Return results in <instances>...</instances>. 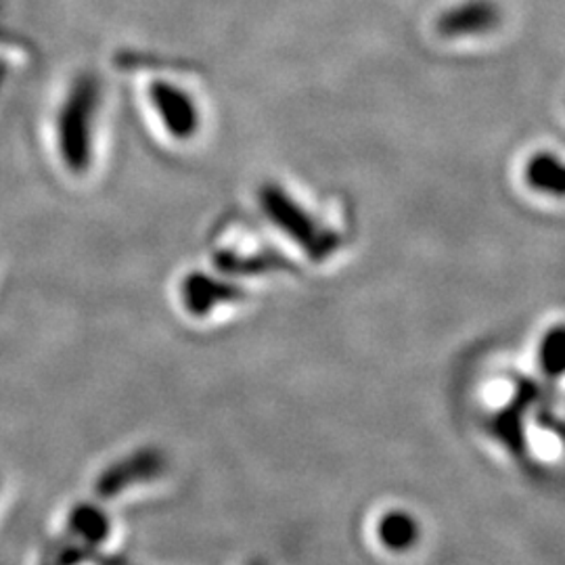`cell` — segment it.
Segmentation results:
<instances>
[{"label":"cell","instance_id":"obj_1","mask_svg":"<svg viewBox=\"0 0 565 565\" xmlns=\"http://www.w3.org/2000/svg\"><path fill=\"white\" fill-rule=\"evenodd\" d=\"M103 86L95 74H81L61 103L55 141L70 174L84 177L97 158L102 124Z\"/></svg>","mask_w":565,"mask_h":565},{"label":"cell","instance_id":"obj_2","mask_svg":"<svg viewBox=\"0 0 565 565\" xmlns=\"http://www.w3.org/2000/svg\"><path fill=\"white\" fill-rule=\"evenodd\" d=\"M258 202L263 207L264 216L277 228L282 231L291 242L310 249L312 254H321L333 242V233L329 228H321L317 216L310 212V207H303L302 203L294 198L291 191H287L277 182L264 184L258 193Z\"/></svg>","mask_w":565,"mask_h":565},{"label":"cell","instance_id":"obj_3","mask_svg":"<svg viewBox=\"0 0 565 565\" xmlns=\"http://www.w3.org/2000/svg\"><path fill=\"white\" fill-rule=\"evenodd\" d=\"M149 107L170 141H195L203 130V109L191 90L174 82H153L147 90Z\"/></svg>","mask_w":565,"mask_h":565},{"label":"cell","instance_id":"obj_4","mask_svg":"<svg viewBox=\"0 0 565 565\" xmlns=\"http://www.w3.org/2000/svg\"><path fill=\"white\" fill-rule=\"evenodd\" d=\"M501 23L499 4L492 0H463L452 4L438 21L436 30L443 39L461 41V39H480L490 34Z\"/></svg>","mask_w":565,"mask_h":565},{"label":"cell","instance_id":"obj_5","mask_svg":"<svg viewBox=\"0 0 565 565\" xmlns=\"http://www.w3.org/2000/svg\"><path fill=\"white\" fill-rule=\"evenodd\" d=\"M524 181L548 200H565V158L555 151H536L524 166Z\"/></svg>","mask_w":565,"mask_h":565},{"label":"cell","instance_id":"obj_6","mask_svg":"<svg viewBox=\"0 0 565 565\" xmlns=\"http://www.w3.org/2000/svg\"><path fill=\"white\" fill-rule=\"evenodd\" d=\"M543 364L551 373L565 371V327L555 329L543 345Z\"/></svg>","mask_w":565,"mask_h":565}]
</instances>
